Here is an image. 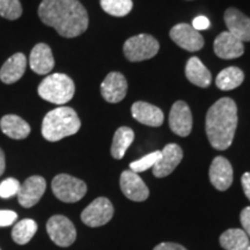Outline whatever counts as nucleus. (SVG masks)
Segmentation results:
<instances>
[{
    "instance_id": "obj_35",
    "label": "nucleus",
    "mask_w": 250,
    "mask_h": 250,
    "mask_svg": "<svg viewBox=\"0 0 250 250\" xmlns=\"http://www.w3.org/2000/svg\"><path fill=\"white\" fill-rule=\"evenodd\" d=\"M241 183H242L243 191H245V195L250 201V173H245L242 175Z\"/></svg>"
},
{
    "instance_id": "obj_6",
    "label": "nucleus",
    "mask_w": 250,
    "mask_h": 250,
    "mask_svg": "<svg viewBox=\"0 0 250 250\" xmlns=\"http://www.w3.org/2000/svg\"><path fill=\"white\" fill-rule=\"evenodd\" d=\"M159 48L160 45L154 37L147 34H139L130 37L124 43L123 51L127 61L143 62L154 57L158 54Z\"/></svg>"
},
{
    "instance_id": "obj_7",
    "label": "nucleus",
    "mask_w": 250,
    "mask_h": 250,
    "mask_svg": "<svg viewBox=\"0 0 250 250\" xmlns=\"http://www.w3.org/2000/svg\"><path fill=\"white\" fill-rule=\"evenodd\" d=\"M46 232L51 241L62 248L72 246L77 239V229L73 223L62 214L52 215L46 223Z\"/></svg>"
},
{
    "instance_id": "obj_5",
    "label": "nucleus",
    "mask_w": 250,
    "mask_h": 250,
    "mask_svg": "<svg viewBox=\"0 0 250 250\" xmlns=\"http://www.w3.org/2000/svg\"><path fill=\"white\" fill-rule=\"evenodd\" d=\"M54 195L64 203H77L85 197L87 186L83 180L67 174H59L51 182Z\"/></svg>"
},
{
    "instance_id": "obj_16",
    "label": "nucleus",
    "mask_w": 250,
    "mask_h": 250,
    "mask_svg": "<svg viewBox=\"0 0 250 250\" xmlns=\"http://www.w3.org/2000/svg\"><path fill=\"white\" fill-rule=\"evenodd\" d=\"M225 23L227 26V31L233 36L239 39L241 42L250 41V19L236 8L226 9L224 15Z\"/></svg>"
},
{
    "instance_id": "obj_33",
    "label": "nucleus",
    "mask_w": 250,
    "mask_h": 250,
    "mask_svg": "<svg viewBox=\"0 0 250 250\" xmlns=\"http://www.w3.org/2000/svg\"><path fill=\"white\" fill-rule=\"evenodd\" d=\"M191 26L195 28L197 31L205 30L210 27V20H208L206 17H197L193 19Z\"/></svg>"
},
{
    "instance_id": "obj_19",
    "label": "nucleus",
    "mask_w": 250,
    "mask_h": 250,
    "mask_svg": "<svg viewBox=\"0 0 250 250\" xmlns=\"http://www.w3.org/2000/svg\"><path fill=\"white\" fill-rule=\"evenodd\" d=\"M27 68V57L22 52H17L9 57L0 68V80L6 85H12L23 77Z\"/></svg>"
},
{
    "instance_id": "obj_21",
    "label": "nucleus",
    "mask_w": 250,
    "mask_h": 250,
    "mask_svg": "<svg viewBox=\"0 0 250 250\" xmlns=\"http://www.w3.org/2000/svg\"><path fill=\"white\" fill-rule=\"evenodd\" d=\"M2 133L15 140L26 139L30 133V125L18 115H5L0 120Z\"/></svg>"
},
{
    "instance_id": "obj_27",
    "label": "nucleus",
    "mask_w": 250,
    "mask_h": 250,
    "mask_svg": "<svg viewBox=\"0 0 250 250\" xmlns=\"http://www.w3.org/2000/svg\"><path fill=\"white\" fill-rule=\"evenodd\" d=\"M101 7L112 17H125L132 11V0H101Z\"/></svg>"
},
{
    "instance_id": "obj_25",
    "label": "nucleus",
    "mask_w": 250,
    "mask_h": 250,
    "mask_svg": "<svg viewBox=\"0 0 250 250\" xmlns=\"http://www.w3.org/2000/svg\"><path fill=\"white\" fill-rule=\"evenodd\" d=\"M245 80V74L241 68L230 66L224 68L215 78V85L221 90H232L239 87Z\"/></svg>"
},
{
    "instance_id": "obj_15",
    "label": "nucleus",
    "mask_w": 250,
    "mask_h": 250,
    "mask_svg": "<svg viewBox=\"0 0 250 250\" xmlns=\"http://www.w3.org/2000/svg\"><path fill=\"white\" fill-rule=\"evenodd\" d=\"M127 90V83L120 72H111L101 83V94L103 99L109 103L121 102L125 98Z\"/></svg>"
},
{
    "instance_id": "obj_10",
    "label": "nucleus",
    "mask_w": 250,
    "mask_h": 250,
    "mask_svg": "<svg viewBox=\"0 0 250 250\" xmlns=\"http://www.w3.org/2000/svg\"><path fill=\"white\" fill-rule=\"evenodd\" d=\"M46 189V181L44 177L34 175L28 177L20 186L18 192V201L22 208H29L35 206L44 195Z\"/></svg>"
},
{
    "instance_id": "obj_8",
    "label": "nucleus",
    "mask_w": 250,
    "mask_h": 250,
    "mask_svg": "<svg viewBox=\"0 0 250 250\" xmlns=\"http://www.w3.org/2000/svg\"><path fill=\"white\" fill-rule=\"evenodd\" d=\"M114 217V206L105 197L94 199L81 212V221L88 227H101L108 224Z\"/></svg>"
},
{
    "instance_id": "obj_23",
    "label": "nucleus",
    "mask_w": 250,
    "mask_h": 250,
    "mask_svg": "<svg viewBox=\"0 0 250 250\" xmlns=\"http://www.w3.org/2000/svg\"><path fill=\"white\" fill-rule=\"evenodd\" d=\"M219 243L225 250H250V239L240 228L225 230L219 237Z\"/></svg>"
},
{
    "instance_id": "obj_14",
    "label": "nucleus",
    "mask_w": 250,
    "mask_h": 250,
    "mask_svg": "<svg viewBox=\"0 0 250 250\" xmlns=\"http://www.w3.org/2000/svg\"><path fill=\"white\" fill-rule=\"evenodd\" d=\"M210 181L215 189L225 191L233 183V168L224 156H215L210 167Z\"/></svg>"
},
{
    "instance_id": "obj_13",
    "label": "nucleus",
    "mask_w": 250,
    "mask_h": 250,
    "mask_svg": "<svg viewBox=\"0 0 250 250\" xmlns=\"http://www.w3.org/2000/svg\"><path fill=\"white\" fill-rule=\"evenodd\" d=\"M169 126L180 137L189 136L192 129V115L184 101L175 102L169 114Z\"/></svg>"
},
{
    "instance_id": "obj_2",
    "label": "nucleus",
    "mask_w": 250,
    "mask_h": 250,
    "mask_svg": "<svg viewBox=\"0 0 250 250\" xmlns=\"http://www.w3.org/2000/svg\"><path fill=\"white\" fill-rule=\"evenodd\" d=\"M237 126L236 103L230 98H221L208 109L205 130L212 147L225 151L232 145Z\"/></svg>"
},
{
    "instance_id": "obj_3",
    "label": "nucleus",
    "mask_w": 250,
    "mask_h": 250,
    "mask_svg": "<svg viewBox=\"0 0 250 250\" xmlns=\"http://www.w3.org/2000/svg\"><path fill=\"white\" fill-rule=\"evenodd\" d=\"M81 122L74 109L58 107L49 111L42 122V136L48 142H59L80 130Z\"/></svg>"
},
{
    "instance_id": "obj_24",
    "label": "nucleus",
    "mask_w": 250,
    "mask_h": 250,
    "mask_svg": "<svg viewBox=\"0 0 250 250\" xmlns=\"http://www.w3.org/2000/svg\"><path fill=\"white\" fill-rule=\"evenodd\" d=\"M134 140V132L132 129L127 126H121L114 134L111 145V156L116 160H121L124 158L125 152L130 147V145Z\"/></svg>"
},
{
    "instance_id": "obj_30",
    "label": "nucleus",
    "mask_w": 250,
    "mask_h": 250,
    "mask_svg": "<svg viewBox=\"0 0 250 250\" xmlns=\"http://www.w3.org/2000/svg\"><path fill=\"white\" fill-rule=\"evenodd\" d=\"M20 182L17 179H6L0 183V197L1 198H9V197H13L18 195L19 190H20Z\"/></svg>"
},
{
    "instance_id": "obj_22",
    "label": "nucleus",
    "mask_w": 250,
    "mask_h": 250,
    "mask_svg": "<svg viewBox=\"0 0 250 250\" xmlns=\"http://www.w3.org/2000/svg\"><path fill=\"white\" fill-rule=\"evenodd\" d=\"M186 76L190 83L201 87V88L208 87L212 81L210 71L204 66V64L198 57H191L188 61L186 66Z\"/></svg>"
},
{
    "instance_id": "obj_1",
    "label": "nucleus",
    "mask_w": 250,
    "mask_h": 250,
    "mask_svg": "<svg viewBox=\"0 0 250 250\" xmlns=\"http://www.w3.org/2000/svg\"><path fill=\"white\" fill-rule=\"evenodd\" d=\"M39 17L66 39L80 36L88 28V14L79 0H42Z\"/></svg>"
},
{
    "instance_id": "obj_29",
    "label": "nucleus",
    "mask_w": 250,
    "mask_h": 250,
    "mask_svg": "<svg viewBox=\"0 0 250 250\" xmlns=\"http://www.w3.org/2000/svg\"><path fill=\"white\" fill-rule=\"evenodd\" d=\"M161 156V151H155L149 153V154L143 156L139 160H136L130 164V170L134 171V173H142V171H145L149 169V168L154 167V165L159 161Z\"/></svg>"
},
{
    "instance_id": "obj_32",
    "label": "nucleus",
    "mask_w": 250,
    "mask_h": 250,
    "mask_svg": "<svg viewBox=\"0 0 250 250\" xmlns=\"http://www.w3.org/2000/svg\"><path fill=\"white\" fill-rule=\"evenodd\" d=\"M240 221H241L243 230H245L246 234L250 239V206H247V208H245L241 211V214H240Z\"/></svg>"
},
{
    "instance_id": "obj_36",
    "label": "nucleus",
    "mask_w": 250,
    "mask_h": 250,
    "mask_svg": "<svg viewBox=\"0 0 250 250\" xmlns=\"http://www.w3.org/2000/svg\"><path fill=\"white\" fill-rule=\"evenodd\" d=\"M6 168V159H5V153L0 148V176L4 174Z\"/></svg>"
},
{
    "instance_id": "obj_20",
    "label": "nucleus",
    "mask_w": 250,
    "mask_h": 250,
    "mask_svg": "<svg viewBox=\"0 0 250 250\" xmlns=\"http://www.w3.org/2000/svg\"><path fill=\"white\" fill-rule=\"evenodd\" d=\"M131 114L134 120L148 126H161L164 123V112L161 109L147 102H134L131 107Z\"/></svg>"
},
{
    "instance_id": "obj_37",
    "label": "nucleus",
    "mask_w": 250,
    "mask_h": 250,
    "mask_svg": "<svg viewBox=\"0 0 250 250\" xmlns=\"http://www.w3.org/2000/svg\"><path fill=\"white\" fill-rule=\"evenodd\" d=\"M0 250H1V249H0Z\"/></svg>"
},
{
    "instance_id": "obj_26",
    "label": "nucleus",
    "mask_w": 250,
    "mask_h": 250,
    "mask_svg": "<svg viewBox=\"0 0 250 250\" xmlns=\"http://www.w3.org/2000/svg\"><path fill=\"white\" fill-rule=\"evenodd\" d=\"M37 224L33 219H22L12 229V239L18 245H27L37 232Z\"/></svg>"
},
{
    "instance_id": "obj_17",
    "label": "nucleus",
    "mask_w": 250,
    "mask_h": 250,
    "mask_svg": "<svg viewBox=\"0 0 250 250\" xmlns=\"http://www.w3.org/2000/svg\"><path fill=\"white\" fill-rule=\"evenodd\" d=\"M213 49L215 55L223 59L239 58L245 52L243 42L233 36L229 31H223L219 34L217 39L214 40Z\"/></svg>"
},
{
    "instance_id": "obj_18",
    "label": "nucleus",
    "mask_w": 250,
    "mask_h": 250,
    "mask_svg": "<svg viewBox=\"0 0 250 250\" xmlns=\"http://www.w3.org/2000/svg\"><path fill=\"white\" fill-rule=\"evenodd\" d=\"M30 68L35 73L44 76L55 66V59L51 49L45 43H39L34 46L29 57Z\"/></svg>"
},
{
    "instance_id": "obj_12",
    "label": "nucleus",
    "mask_w": 250,
    "mask_h": 250,
    "mask_svg": "<svg viewBox=\"0 0 250 250\" xmlns=\"http://www.w3.org/2000/svg\"><path fill=\"white\" fill-rule=\"evenodd\" d=\"M183 159V151L177 144H168L161 151L159 161L153 167V175L158 179L168 176L175 170Z\"/></svg>"
},
{
    "instance_id": "obj_11",
    "label": "nucleus",
    "mask_w": 250,
    "mask_h": 250,
    "mask_svg": "<svg viewBox=\"0 0 250 250\" xmlns=\"http://www.w3.org/2000/svg\"><path fill=\"white\" fill-rule=\"evenodd\" d=\"M120 186L126 198L133 202H144L148 198L149 190L142 177L132 170H124L121 174Z\"/></svg>"
},
{
    "instance_id": "obj_9",
    "label": "nucleus",
    "mask_w": 250,
    "mask_h": 250,
    "mask_svg": "<svg viewBox=\"0 0 250 250\" xmlns=\"http://www.w3.org/2000/svg\"><path fill=\"white\" fill-rule=\"evenodd\" d=\"M170 39L176 43L180 48L187 51L195 52L204 46V39L191 24L179 23L170 29Z\"/></svg>"
},
{
    "instance_id": "obj_4",
    "label": "nucleus",
    "mask_w": 250,
    "mask_h": 250,
    "mask_svg": "<svg viewBox=\"0 0 250 250\" xmlns=\"http://www.w3.org/2000/svg\"><path fill=\"white\" fill-rule=\"evenodd\" d=\"M76 92L73 80L66 74H50L40 83L37 93L45 101L62 105L71 101Z\"/></svg>"
},
{
    "instance_id": "obj_28",
    "label": "nucleus",
    "mask_w": 250,
    "mask_h": 250,
    "mask_svg": "<svg viewBox=\"0 0 250 250\" xmlns=\"http://www.w3.org/2000/svg\"><path fill=\"white\" fill-rule=\"evenodd\" d=\"M22 15L20 0H0V17L7 20H18Z\"/></svg>"
},
{
    "instance_id": "obj_34",
    "label": "nucleus",
    "mask_w": 250,
    "mask_h": 250,
    "mask_svg": "<svg viewBox=\"0 0 250 250\" xmlns=\"http://www.w3.org/2000/svg\"><path fill=\"white\" fill-rule=\"evenodd\" d=\"M153 250H188L180 243L175 242H161L160 245L155 246Z\"/></svg>"
},
{
    "instance_id": "obj_31",
    "label": "nucleus",
    "mask_w": 250,
    "mask_h": 250,
    "mask_svg": "<svg viewBox=\"0 0 250 250\" xmlns=\"http://www.w3.org/2000/svg\"><path fill=\"white\" fill-rule=\"evenodd\" d=\"M18 214L11 210H0V227H7L17 221Z\"/></svg>"
}]
</instances>
